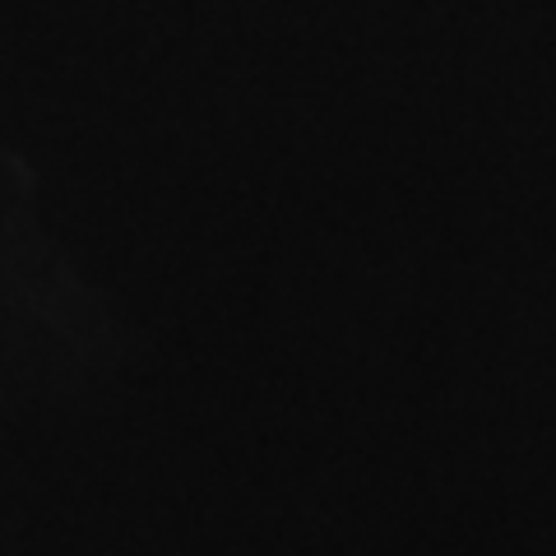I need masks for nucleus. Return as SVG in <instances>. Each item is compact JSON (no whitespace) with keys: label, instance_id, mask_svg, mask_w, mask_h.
Masks as SVG:
<instances>
[]
</instances>
